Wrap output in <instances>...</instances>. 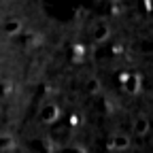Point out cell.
I'll list each match as a JSON object with an SVG mask.
<instances>
[{
    "label": "cell",
    "mask_w": 153,
    "mask_h": 153,
    "mask_svg": "<svg viewBox=\"0 0 153 153\" xmlns=\"http://www.w3.org/2000/svg\"><path fill=\"white\" fill-rule=\"evenodd\" d=\"M132 130H134L136 136H145V134L149 132V121H147L145 115H138V117L132 121Z\"/></svg>",
    "instance_id": "7a4b0ae2"
},
{
    "label": "cell",
    "mask_w": 153,
    "mask_h": 153,
    "mask_svg": "<svg viewBox=\"0 0 153 153\" xmlns=\"http://www.w3.org/2000/svg\"><path fill=\"white\" fill-rule=\"evenodd\" d=\"M108 34H111V28H108V24L106 22H100V24H96V30H94V36H96V41H106L108 38Z\"/></svg>",
    "instance_id": "3957f363"
},
{
    "label": "cell",
    "mask_w": 153,
    "mask_h": 153,
    "mask_svg": "<svg viewBox=\"0 0 153 153\" xmlns=\"http://www.w3.org/2000/svg\"><path fill=\"white\" fill-rule=\"evenodd\" d=\"M108 147L113 151H126L130 147V138L126 136V134H115V136L111 138V143H108Z\"/></svg>",
    "instance_id": "6da1fadb"
},
{
    "label": "cell",
    "mask_w": 153,
    "mask_h": 153,
    "mask_svg": "<svg viewBox=\"0 0 153 153\" xmlns=\"http://www.w3.org/2000/svg\"><path fill=\"white\" fill-rule=\"evenodd\" d=\"M126 91L128 94H138V89H140V76L138 74H134V76H130V74H126Z\"/></svg>",
    "instance_id": "277c9868"
},
{
    "label": "cell",
    "mask_w": 153,
    "mask_h": 153,
    "mask_svg": "<svg viewBox=\"0 0 153 153\" xmlns=\"http://www.w3.org/2000/svg\"><path fill=\"white\" fill-rule=\"evenodd\" d=\"M45 117H47V119H53V117H55V108H53V106H51V108H47Z\"/></svg>",
    "instance_id": "5b68a950"
}]
</instances>
